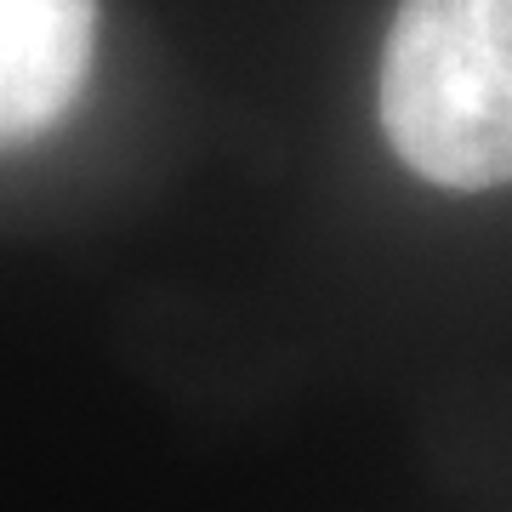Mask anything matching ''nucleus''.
Listing matches in <instances>:
<instances>
[{"label": "nucleus", "mask_w": 512, "mask_h": 512, "mask_svg": "<svg viewBox=\"0 0 512 512\" xmlns=\"http://www.w3.org/2000/svg\"><path fill=\"white\" fill-rule=\"evenodd\" d=\"M382 126L427 183H512V0H399Z\"/></svg>", "instance_id": "f257e3e1"}, {"label": "nucleus", "mask_w": 512, "mask_h": 512, "mask_svg": "<svg viewBox=\"0 0 512 512\" xmlns=\"http://www.w3.org/2000/svg\"><path fill=\"white\" fill-rule=\"evenodd\" d=\"M97 0H0V148L57 126L86 86Z\"/></svg>", "instance_id": "f03ea898"}]
</instances>
